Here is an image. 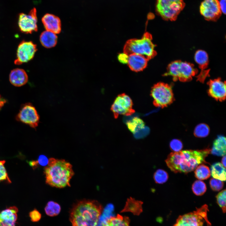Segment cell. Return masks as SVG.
<instances>
[{
  "label": "cell",
  "mask_w": 226,
  "mask_h": 226,
  "mask_svg": "<svg viewBox=\"0 0 226 226\" xmlns=\"http://www.w3.org/2000/svg\"><path fill=\"white\" fill-rule=\"evenodd\" d=\"M150 95L156 106L164 107L172 102L174 95L171 86L168 84L158 83L152 88Z\"/></svg>",
  "instance_id": "8"
},
{
  "label": "cell",
  "mask_w": 226,
  "mask_h": 226,
  "mask_svg": "<svg viewBox=\"0 0 226 226\" xmlns=\"http://www.w3.org/2000/svg\"><path fill=\"white\" fill-rule=\"evenodd\" d=\"M168 175L165 170L159 169L153 175V179L156 183L162 184L165 182L168 179Z\"/></svg>",
  "instance_id": "30"
},
{
  "label": "cell",
  "mask_w": 226,
  "mask_h": 226,
  "mask_svg": "<svg viewBox=\"0 0 226 226\" xmlns=\"http://www.w3.org/2000/svg\"><path fill=\"white\" fill-rule=\"evenodd\" d=\"M9 79L12 85L16 87H20L26 83L28 81V76L24 70L17 68L11 72Z\"/></svg>",
  "instance_id": "19"
},
{
  "label": "cell",
  "mask_w": 226,
  "mask_h": 226,
  "mask_svg": "<svg viewBox=\"0 0 226 226\" xmlns=\"http://www.w3.org/2000/svg\"><path fill=\"white\" fill-rule=\"evenodd\" d=\"M192 189L193 192L196 195L201 196L206 192L207 187L206 184L203 181L197 180L193 183Z\"/></svg>",
  "instance_id": "29"
},
{
  "label": "cell",
  "mask_w": 226,
  "mask_h": 226,
  "mask_svg": "<svg viewBox=\"0 0 226 226\" xmlns=\"http://www.w3.org/2000/svg\"><path fill=\"white\" fill-rule=\"evenodd\" d=\"M222 164L223 166L226 168V156L225 155L223 156L222 160H221Z\"/></svg>",
  "instance_id": "40"
},
{
  "label": "cell",
  "mask_w": 226,
  "mask_h": 226,
  "mask_svg": "<svg viewBox=\"0 0 226 226\" xmlns=\"http://www.w3.org/2000/svg\"><path fill=\"white\" fill-rule=\"evenodd\" d=\"M128 56V55L123 52L119 54L118 56L119 61L123 64L127 63Z\"/></svg>",
  "instance_id": "37"
},
{
  "label": "cell",
  "mask_w": 226,
  "mask_h": 226,
  "mask_svg": "<svg viewBox=\"0 0 226 226\" xmlns=\"http://www.w3.org/2000/svg\"><path fill=\"white\" fill-rule=\"evenodd\" d=\"M61 210L59 204L53 201L48 202L45 208L46 214L51 217L58 215L60 213Z\"/></svg>",
  "instance_id": "27"
},
{
  "label": "cell",
  "mask_w": 226,
  "mask_h": 226,
  "mask_svg": "<svg viewBox=\"0 0 226 226\" xmlns=\"http://www.w3.org/2000/svg\"><path fill=\"white\" fill-rule=\"evenodd\" d=\"M211 153L209 148L202 150H186L170 153L165 160L170 170L175 173H187L200 164L208 163L205 159Z\"/></svg>",
  "instance_id": "1"
},
{
  "label": "cell",
  "mask_w": 226,
  "mask_h": 226,
  "mask_svg": "<svg viewBox=\"0 0 226 226\" xmlns=\"http://www.w3.org/2000/svg\"><path fill=\"white\" fill-rule=\"evenodd\" d=\"M194 59L201 69L197 79L201 82H203L209 75V70L207 69L209 61L208 54L203 50H198L195 53Z\"/></svg>",
  "instance_id": "15"
},
{
  "label": "cell",
  "mask_w": 226,
  "mask_h": 226,
  "mask_svg": "<svg viewBox=\"0 0 226 226\" xmlns=\"http://www.w3.org/2000/svg\"><path fill=\"white\" fill-rule=\"evenodd\" d=\"M133 105L131 98L126 94L122 93L116 97L110 109L116 119L120 115L129 116L134 113L135 111Z\"/></svg>",
  "instance_id": "9"
},
{
  "label": "cell",
  "mask_w": 226,
  "mask_h": 226,
  "mask_svg": "<svg viewBox=\"0 0 226 226\" xmlns=\"http://www.w3.org/2000/svg\"><path fill=\"white\" fill-rule=\"evenodd\" d=\"M16 119L18 121L35 128L38 125L39 116L35 107L30 103L22 105Z\"/></svg>",
  "instance_id": "10"
},
{
  "label": "cell",
  "mask_w": 226,
  "mask_h": 226,
  "mask_svg": "<svg viewBox=\"0 0 226 226\" xmlns=\"http://www.w3.org/2000/svg\"><path fill=\"white\" fill-rule=\"evenodd\" d=\"M226 138L223 136H218L214 141L211 153L213 155L223 156L226 154Z\"/></svg>",
  "instance_id": "21"
},
{
  "label": "cell",
  "mask_w": 226,
  "mask_h": 226,
  "mask_svg": "<svg viewBox=\"0 0 226 226\" xmlns=\"http://www.w3.org/2000/svg\"><path fill=\"white\" fill-rule=\"evenodd\" d=\"M210 132V129L207 125L202 123L197 125L195 127L194 133L195 136L199 138L207 136Z\"/></svg>",
  "instance_id": "28"
},
{
  "label": "cell",
  "mask_w": 226,
  "mask_h": 226,
  "mask_svg": "<svg viewBox=\"0 0 226 226\" xmlns=\"http://www.w3.org/2000/svg\"><path fill=\"white\" fill-rule=\"evenodd\" d=\"M102 210V205L97 201H78L70 210V221L73 226H97Z\"/></svg>",
  "instance_id": "2"
},
{
  "label": "cell",
  "mask_w": 226,
  "mask_h": 226,
  "mask_svg": "<svg viewBox=\"0 0 226 226\" xmlns=\"http://www.w3.org/2000/svg\"><path fill=\"white\" fill-rule=\"evenodd\" d=\"M208 93L213 98L219 100H224L226 95L225 82L220 78L210 80L208 83Z\"/></svg>",
  "instance_id": "14"
},
{
  "label": "cell",
  "mask_w": 226,
  "mask_h": 226,
  "mask_svg": "<svg viewBox=\"0 0 226 226\" xmlns=\"http://www.w3.org/2000/svg\"><path fill=\"white\" fill-rule=\"evenodd\" d=\"M42 21L46 30L56 34L59 33L61 30V22L57 16L50 13H46L42 18Z\"/></svg>",
  "instance_id": "17"
},
{
  "label": "cell",
  "mask_w": 226,
  "mask_h": 226,
  "mask_svg": "<svg viewBox=\"0 0 226 226\" xmlns=\"http://www.w3.org/2000/svg\"><path fill=\"white\" fill-rule=\"evenodd\" d=\"M211 173L213 178L226 180V169L221 163L217 162L213 164L211 167Z\"/></svg>",
  "instance_id": "25"
},
{
  "label": "cell",
  "mask_w": 226,
  "mask_h": 226,
  "mask_svg": "<svg viewBox=\"0 0 226 226\" xmlns=\"http://www.w3.org/2000/svg\"><path fill=\"white\" fill-rule=\"evenodd\" d=\"M154 48L152 36L147 32L144 34L141 39L128 40L124 46L123 52L128 55L132 54L141 55L149 61L156 55Z\"/></svg>",
  "instance_id": "4"
},
{
  "label": "cell",
  "mask_w": 226,
  "mask_h": 226,
  "mask_svg": "<svg viewBox=\"0 0 226 226\" xmlns=\"http://www.w3.org/2000/svg\"><path fill=\"white\" fill-rule=\"evenodd\" d=\"M197 71L192 64L177 60L169 65L165 75L171 76L174 80H178L184 82L191 80L197 73Z\"/></svg>",
  "instance_id": "7"
},
{
  "label": "cell",
  "mask_w": 226,
  "mask_h": 226,
  "mask_svg": "<svg viewBox=\"0 0 226 226\" xmlns=\"http://www.w3.org/2000/svg\"><path fill=\"white\" fill-rule=\"evenodd\" d=\"M226 191L225 189L219 192L216 196L217 202L223 213H225L226 211Z\"/></svg>",
  "instance_id": "31"
},
{
  "label": "cell",
  "mask_w": 226,
  "mask_h": 226,
  "mask_svg": "<svg viewBox=\"0 0 226 226\" xmlns=\"http://www.w3.org/2000/svg\"><path fill=\"white\" fill-rule=\"evenodd\" d=\"M126 124L128 130L134 134H136L144 128L145 124L141 118L135 117L127 121Z\"/></svg>",
  "instance_id": "24"
},
{
  "label": "cell",
  "mask_w": 226,
  "mask_h": 226,
  "mask_svg": "<svg viewBox=\"0 0 226 226\" xmlns=\"http://www.w3.org/2000/svg\"><path fill=\"white\" fill-rule=\"evenodd\" d=\"M37 12L35 8L32 9L28 14H19L18 24L20 31L23 33L30 34L37 30Z\"/></svg>",
  "instance_id": "11"
},
{
  "label": "cell",
  "mask_w": 226,
  "mask_h": 226,
  "mask_svg": "<svg viewBox=\"0 0 226 226\" xmlns=\"http://www.w3.org/2000/svg\"><path fill=\"white\" fill-rule=\"evenodd\" d=\"M37 50L36 45L32 41H22L18 47L15 64L19 65L28 62L33 58Z\"/></svg>",
  "instance_id": "13"
},
{
  "label": "cell",
  "mask_w": 226,
  "mask_h": 226,
  "mask_svg": "<svg viewBox=\"0 0 226 226\" xmlns=\"http://www.w3.org/2000/svg\"><path fill=\"white\" fill-rule=\"evenodd\" d=\"M143 203L142 201L136 200L130 197L127 198L124 207L120 212H130L134 215H139L143 212Z\"/></svg>",
  "instance_id": "20"
},
{
  "label": "cell",
  "mask_w": 226,
  "mask_h": 226,
  "mask_svg": "<svg viewBox=\"0 0 226 226\" xmlns=\"http://www.w3.org/2000/svg\"><path fill=\"white\" fill-rule=\"evenodd\" d=\"M5 160H0V181L6 180L9 183L11 181L9 179L4 166Z\"/></svg>",
  "instance_id": "35"
},
{
  "label": "cell",
  "mask_w": 226,
  "mask_h": 226,
  "mask_svg": "<svg viewBox=\"0 0 226 226\" xmlns=\"http://www.w3.org/2000/svg\"><path fill=\"white\" fill-rule=\"evenodd\" d=\"M18 208L11 207L0 212V226H15Z\"/></svg>",
  "instance_id": "16"
},
{
  "label": "cell",
  "mask_w": 226,
  "mask_h": 226,
  "mask_svg": "<svg viewBox=\"0 0 226 226\" xmlns=\"http://www.w3.org/2000/svg\"><path fill=\"white\" fill-rule=\"evenodd\" d=\"M6 100L0 94V110L6 103Z\"/></svg>",
  "instance_id": "39"
},
{
  "label": "cell",
  "mask_w": 226,
  "mask_h": 226,
  "mask_svg": "<svg viewBox=\"0 0 226 226\" xmlns=\"http://www.w3.org/2000/svg\"><path fill=\"white\" fill-rule=\"evenodd\" d=\"M170 149L174 152H178L181 151L183 148V144L179 140L174 139L172 140L170 143Z\"/></svg>",
  "instance_id": "34"
},
{
  "label": "cell",
  "mask_w": 226,
  "mask_h": 226,
  "mask_svg": "<svg viewBox=\"0 0 226 226\" xmlns=\"http://www.w3.org/2000/svg\"><path fill=\"white\" fill-rule=\"evenodd\" d=\"M57 40L56 34L47 30L42 32L40 36L41 43L46 48H51L55 46L57 43Z\"/></svg>",
  "instance_id": "22"
},
{
  "label": "cell",
  "mask_w": 226,
  "mask_h": 226,
  "mask_svg": "<svg viewBox=\"0 0 226 226\" xmlns=\"http://www.w3.org/2000/svg\"><path fill=\"white\" fill-rule=\"evenodd\" d=\"M208 206L205 204L192 212L179 216L173 226H211L207 218Z\"/></svg>",
  "instance_id": "5"
},
{
  "label": "cell",
  "mask_w": 226,
  "mask_h": 226,
  "mask_svg": "<svg viewBox=\"0 0 226 226\" xmlns=\"http://www.w3.org/2000/svg\"><path fill=\"white\" fill-rule=\"evenodd\" d=\"M47 165L44 170L46 184L60 188L70 186L74 173L70 163L64 159L51 158Z\"/></svg>",
  "instance_id": "3"
},
{
  "label": "cell",
  "mask_w": 226,
  "mask_h": 226,
  "mask_svg": "<svg viewBox=\"0 0 226 226\" xmlns=\"http://www.w3.org/2000/svg\"><path fill=\"white\" fill-rule=\"evenodd\" d=\"M185 6L184 0H156V12L164 19L174 21Z\"/></svg>",
  "instance_id": "6"
},
{
  "label": "cell",
  "mask_w": 226,
  "mask_h": 226,
  "mask_svg": "<svg viewBox=\"0 0 226 226\" xmlns=\"http://www.w3.org/2000/svg\"><path fill=\"white\" fill-rule=\"evenodd\" d=\"M148 61L143 56L132 54L129 55L127 64L131 70L138 72L143 70L146 67Z\"/></svg>",
  "instance_id": "18"
},
{
  "label": "cell",
  "mask_w": 226,
  "mask_h": 226,
  "mask_svg": "<svg viewBox=\"0 0 226 226\" xmlns=\"http://www.w3.org/2000/svg\"><path fill=\"white\" fill-rule=\"evenodd\" d=\"M219 5L222 13H226V0H220L219 1Z\"/></svg>",
  "instance_id": "38"
},
{
  "label": "cell",
  "mask_w": 226,
  "mask_h": 226,
  "mask_svg": "<svg viewBox=\"0 0 226 226\" xmlns=\"http://www.w3.org/2000/svg\"><path fill=\"white\" fill-rule=\"evenodd\" d=\"M200 12L207 20H217L222 14L218 0H204L200 7Z\"/></svg>",
  "instance_id": "12"
},
{
  "label": "cell",
  "mask_w": 226,
  "mask_h": 226,
  "mask_svg": "<svg viewBox=\"0 0 226 226\" xmlns=\"http://www.w3.org/2000/svg\"><path fill=\"white\" fill-rule=\"evenodd\" d=\"M195 177L200 180H205L208 178L211 175L209 167L203 164L198 166L194 171Z\"/></svg>",
  "instance_id": "26"
},
{
  "label": "cell",
  "mask_w": 226,
  "mask_h": 226,
  "mask_svg": "<svg viewBox=\"0 0 226 226\" xmlns=\"http://www.w3.org/2000/svg\"><path fill=\"white\" fill-rule=\"evenodd\" d=\"M29 216L31 220L33 222L39 221L41 218V214L35 209L30 212Z\"/></svg>",
  "instance_id": "36"
},
{
  "label": "cell",
  "mask_w": 226,
  "mask_h": 226,
  "mask_svg": "<svg viewBox=\"0 0 226 226\" xmlns=\"http://www.w3.org/2000/svg\"><path fill=\"white\" fill-rule=\"evenodd\" d=\"M210 185L212 190L214 191H219L223 188L224 183L218 179L213 178L210 180Z\"/></svg>",
  "instance_id": "33"
},
{
  "label": "cell",
  "mask_w": 226,
  "mask_h": 226,
  "mask_svg": "<svg viewBox=\"0 0 226 226\" xmlns=\"http://www.w3.org/2000/svg\"><path fill=\"white\" fill-rule=\"evenodd\" d=\"M48 160L49 159L46 156L41 155L39 156L37 160L30 161L29 164L33 168H35L39 165L46 166L48 164Z\"/></svg>",
  "instance_id": "32"
},
{
  "label": "cell",
  "mask_w": 226,
  "mask_h": 226,
  "mask_svg": "<svg viewBox=\"0 0 226 226\" xmlns=\"http://www.w3.org/2000/svg\"><path fill=\"white\" fill-rule=\"evenodd\" d=\"M130 222L129 217L117 214L110 218L102 226H130Z\"/></svg>",
  "instance_id": "23"
}]
</instances>
